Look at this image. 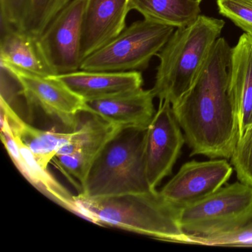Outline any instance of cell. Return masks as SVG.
<instances>
[{
    "label": "cell",
    "mask_w": 252,
    "mask_h": 252,
    "mask_svg": "<svg viewBox=\"0 0 252 252\" xmlns=\"http://www.w3.org/2000/svg\"><path fill=\"white\" fill-rule=\"evenodd\" d=\"M181 129L172 104L167 100L159 101L158 108L146 134V172L153 189H156L166 177L172 175L174 165L186 142Z\"/></svg>",
    "instance_id": "8"
},
{
    "label": "cell",
    "mask_w": 252,
    "mask_h": 252,
    "mask_svg": "<svg viewBox=\"0 0 252 252\" xmlns=\"http://www.w3.org/2000/svg\"><path fill=\"white\" fill-rule=\"evenodd\" d=\"M23 156L21 166L18 170L35 188L47 197L76 215H81L79 203L76 196L73 195L51 175L48 169L40 166L32 154V151L17 138Z\"/></svg>",
    "instance_id": "17"
},
{
    "label": "cell",
    "mask_w": 252,
    "mask_h": 252,
    "mask_svg": "<svg viewBox=\"0 0 252 252\" xmlns=\"http://www.w3.org/2000/svg\"><path fill=\"white\" fill-rule=\"evenodd\" d=\"M1 67L6 69L18 82L20 95L29 107L42 110L69 131L77 129L79 115L85 113L86 104L64 82L56 76L38 74L5 62L1 61Z\"/></svg>",
    "instance_id": "7"
},
{
    "label": "cell",
    "mask_w": 252,
    "mask_h": 252,
    "mask_svg": "<svg viewBox=\"0 0 252 252\" xmlns=\"http://www.w3.org/2000/svg\"><path fill=\"white\" fill-rule=\"evenodd\" d=\"M232 172L227 159L191 160L180 168L160 193L173 206L186 207L216 192L229 180Z\"/></svg>",
    "instance_id": "10"
},
{
    "label": "cell",
    "mask_w": 252,
    "mask_h": 252,
    "mask_svg": "<svg viewBox=\"0 0 252 252\" xmlns=\"http://www.w3.org/2000/svg\"><path fill=\"white\" fill-rule=\"evenodd\" d=\"M152 90L142 88L85 101V113H92L119 129H147L155 113Z\"/></svg>",
    "instance_id": "12"
},
{
    "label": "cell",
    "mask_w": 252,
    "mask_h": 252,
    "mask_svg": "<svg viewBox=\"0 0 252 252\" xmlns=\"http://www.w3.org/2000/svg\"><path fill=\"white\" fill-rule=\"evenodd\" d=\"M190 1H191V2H195V3L200 4V2H201L202 0H190Z\"/></svg>",
    "instance_id": "25"
},
{
    "label": "cell",
    "mask_w": 252,
    "mask_h": 252,
    "mask_svg": "<svg viewBox=\"0 0 252 252\" xmlns=\"http://www.w3.org/2000/svg\"><path fill=\"white\" fill-rule=\"evenodd\" d=\"M88 117L75 129L73 139L60 149L57 155L76 154L91 169L101 149L119 130L98 116L88 113Z\"/></svg>",
    "instance_id": "16"
},
{
    "label": "cell",
    "mask_w": 252,
    "mask_h": 252,
    "mask_svg": "<svg viewBox=\"0 0 252 252\" xmlns=\"http://www.w3.org/2000/svg\"><path fill=\"white\" fill-rule=\"evenodd\" d=\"M87 0H72L39 36L47 60L57 74L80 69L81 36Z\"/></svg>",
    "instance_id": "9"
},
{
    "label": "cell",
    "mask_w": 252,
    "mask_h": 252,
    "mask_svg": "<svg viewBox=\"0 0 252 252\" xmlns=\"http://www.w3.org/2000/svg\"><path fill=\"white\" fill-rule=\"evenodd\" d=\"M200 5L190 0H129L131 11H138L144 20L175 29L195 20L201 12Z\"/></svg>",
    "instance_id": "18"
},
{
    "label": "cell",
    "mask_w": 252,
    "mask_h": 252,
    "mask_svg": "<svg viewBox=\"0 0 252 252\" xmlns=\"http://www.w3.org/2000/svg\"><path fill=\"white\" fill-rule=\"evenodd\" d=\"M147 129H119L94 159L79 195L95 198L153 190L146 172Z\"/></svg>",
    "instance_id": "4"
},
{
    "label": "cell",
    "mask_w": 252,
    "mask_h": 252,
    "mask_svg": "<svg viewBox=\"0 0 252 252\" xmlns=\"http://www.w3.org/2000/svg\"><path fill=\"white\" fill-rule=\"evenodd\" d=\"M129 0H87L81 36L82 62L126 29Z\"/></svg>",
    "instance_id": "11"
},
{
    "label": "cell",
    "mask_w": 252,
    "mask_h": 252,
    "mask_svg": "<svg viewBox=\"0 0 252 252\" xmlns=\"http://www.w3.org/2000/svg\"><path fill=\"white\" fill-rule=\"evenodd\" d=\"M252 220V187L240 181L221 187L209 197L181 208L184 233L209 236L240 228Z\"/></svg>",
    "instance_id": "6"
},
{
    "label": "cell",
    "mask_w": 252,
    "mask_h": 252,
    "mask_svg": "<svg viewBox=\"0 0 252 252\" xmlns=\"http://www.w3.org/2000/svg\"><path fill=\"white\" fill-rule=\"evenodd\" d=\"M228 93L237 114L238 137L252 126V36L243 33L231 48Z\"/></svg>",
    "instance_id": "13"
},
{
    "label": "cell",
    "mask_w": 252,
    "mask_h": 252,
    "mask_svg": "<svg viewBox=\"0 0 252 252\" xmlns=\"http://www.w3.org/2000/svg\"><path fill=\"white\" fill-rule=\"evenodd\" d=\"M56 76L85 101L138 89L143 85L142 75L138 71L79 70Z\"/></svg>",
    "instance_id": "14"
},
{
    "label": "cell",
    "mask_w": 252,
    "mask_h": 252,
    "mask_svg": "<svg viewBox=\"0 0 252 252\" xmlns=\"http://www.w3.org/2000/svg\"><path fill=\"white\" fill-rule=\"evenodd\" d=\"M80 216L98 225L120 228L162 241L177 243L184 232L181 208L156 189L104 197L76 196Z\"/></svg>",
    "instance_id": "2"
},
{
    "label": "cell",
    "mask_w": 252,
    "mask_h": 252,
    "mask_svg": "<svg viewBox=\"0 0 252 252\" xmlns=\"http://www.w3.org/2000/svg\"><path fill=\"white\" fill-rule=\"evenodd\" d=\"M74 134L75 130H43L25 122L18 138L32 151L38 163L47 169L60 149L70 142Z\"/></svg>",
    "instance_id": "19"
},
{
    "label": "cell",
    "mask_w": 252,
    "mask_h": 252,
    "mask_svg": "<svg viewBox=\"0 0 252 252\" xmlns=\"http://www.w3.org/2000/svg\"><path fill=\"white\" fill-rule=\"evenodd\" d=\"M231 163L239 181L252 187V126L238 137Z\"/></svg>",
    "instance_id": "22"
},
{
    "label": "cell",
    "mask_w": 252,
    "mask_h": 252,
    "mask_svg": "<svg viewBox=\"0 0 252 252\" xmlns=\"http://www.w3.org/2000/svg\"><path fill=\"white\" fill-rule=\"evenodd\" d=\"M175 30L172 26L147 20L135 22L105 46L85 58L79 70L110 72L145 70Z\"/></svg>",
    "instance_id": "5"
},
{
    "label": "cell",
    "mask_w": 252,
    "mask_h": 252,
    "mask_svg": "<svg viewBox=\"0 0 252 252\" xmlns=\"http://www.w3.org/2000/svg\"><path fill=\"white\" fill-rule=\"evenodd\" d=\"M225 22L200 15L195 20L175 29L157 54L158 67L152 88L155 98L176 104L190 89L222 33Z\"/></svg>",
    "instance_id": "3"
},
{
    "label": "cell",
    "mask_w": 252,
    "mask_h": 252,
    "mask_svg": "<svg viewBox=\"0 0 252 252\" xmlns=\"http://www.w3.org/2000/svg\"><path fill=\"white\" fill-rule=\"evenodd\" d=\"M231 47L215 42L192 86L172 105L190 156L231 159L238 139V124L228 93Z\"/></svg>",
    "instance_id": "1"
},
{
    "label": "cell",
    "mask_w": 252,
    "mask_h": 252,
    "mask_svg": "<svg viewBox=\"0 0 252 252\" xmlns=\"http://www.w3.org/2000/svg\"><path fill=\"white\" fill-rule=\"evenodd\" d=\"M72 0H32L26 31L39 36Z\"/></svg>",
    "instance_id": "21"
},
{
    "label": "cell",
    "mask_w": 252,
    "mask_h": 252,
    "mask_svg": "<svg viewBox=\"0 0 252 252\" xmlns=\"http://www.w3.org/2000/svg\"><path fill=\"white\" fill-rule=\"evenodd\" d=\"M177 243L220 247L252 248V220L240 228L222 234L197 236L184 233Z\"/></svg>",
    "instance_id": "20"
},
{
    "label": "cell",
    "mask_w": 252,
    "mask_h": 252,
    "mask_svg": "<svg viewBox=\"0 0 252 252\" xmlns=\"http://www.w3.org/2000/svg\"><path fill=\"white\" fill-rule=\"evenodd\" d=\"M32 0H0L1 24L26 31Z\"/></svg>",
    "instance_id": "24"
},
{
    "label": "cell",
    "mask_w": 252,
    "mask_h": 252,
    "mask_svg": "<svg viewBox=\"0 0 252 252\" xmlns=\"http://www.w3.org/2000/svg\"><path fill=\"white\" fill-rule=\"evenodd\" d=\"M220 14L252 36V0H218Z\"/></svg>",
    "instance_id": "23"
},
{
    "label": "cell",
    "mask_w": 252,
    "mask_h": 252,
    "mask_svg": "<svg viewBox=\"0 0 252 252\" xmlns=\"http://www.w3.org/2000/svg\"><path fill=\"white\" fill-rule=\"evenodd\" d=\"M1 61L44 76H57L47 60L39 36L1 24Z\"/></svg>",
    "instance_id": "15"
}]
</instances>
